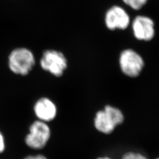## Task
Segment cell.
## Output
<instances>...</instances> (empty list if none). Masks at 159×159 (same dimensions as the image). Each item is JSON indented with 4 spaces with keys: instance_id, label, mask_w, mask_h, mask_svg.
<instances>
[{
    "instance_id": "cell-1",
    "label": "cell",
    "mask_w": 159,
    "mask_h": 159,
    "mask_svg": "<svg viewBox=\"0 0 159 159\" xmlns=\"http://www.w3.org/2000/svg\"><path fill=\"white\" fill-rule=\"evenodd\" d=\"M124 120L125 116L119 108L106 105L103 110L97 112L94 119V125L100 133L110 134L117 125L123 123Z\"/></svg>"
},
{
    "instance_id": "cell-2",
    "label": "cell",
    "mask_w": 159,
    "mask_h": 159,
    "mask_svg": "<svg viewBox=\"0 0 159 159\" xmlns=\"http://www.w3.org/2000/svg\"><path fill=\"white\" fill-rule=\"evenodd\" d=\"M35 64L33 52L25 47H18L11 51L8 57V66L14 74L25 76Z\"/></svg>"
},
{
    "instance_id": "cell-3",
    "label": "cell",
    "mask_w": 159,
    "mask_h": 159,
    "mask_svg": "<svg viewBox=\"0 0 159 159\" xmlns=\"http://www.w3.org/2000/svg\"><path fill=\"white\" fill-rule=\"evenodd\" d=\"M51 137V129L47 123L36 120L29 127L25 143L30 148L41 150L45 148Z\"/></svg>"
},
{
    "instance_id": "cell-4",
    "label": "cell",
    "mask_w": 159,
    "mask_h": 159,
    "mask_svg": "<svg viewBox=\"0 0 159 159\" xmlns=\"http://www.w3.org/2000/svg\"><path fill=\"white\" fill-rule=\"evenodd\" d=\"M40 64L43 70L56 77H61L68 67L67 60L64 54L55 50L44 51Z\"/></svg>"
},
{
    "instance_id": "cell-5",
    "label": "cell",
    "mask_w": 159,
    "mask_h": 159,
    "mask_svg": "<svg viewBox=\"0 0 159 159\" xmlns=\"http://www.w3.org/2000/svg\"><path fill=\"white\" fill-rule=\"evenodd\" d=\"M119 65L123 73L130 77H136L142 71L144 61L142 57L132 49H125L119 57Z\"/></svg>"
},
{
    "instance_id": "cell-6",
    "label": "cell",
    "mask_w": 159,
    "mask_h": 159,
    "mask_svg": "<svg viewBox=\"0 0 159 159\" xmlns=\"http://www.w3.org/2000/svg\"><path fill=\"white\" fill-rule=\"evenodd\" d=\"M105 24L110 30H124L129 26L130 17L123 8L120 6H114L106 13Z\"/></svg>"
},
{
    "instance_id": "cell-7",
    "label": "cell",
    "mask_w": 159,
    "mask_h": 159,
    "mask_svg": "<svg viewBox=\"0 0 159 159\" xmlns=\"http://www.w3.org/2000/svg\"><path fill=\"white\" fill-rule=\"evenodd\" d=\"M131 28L134 37L139 41H151L156 34L153 20L146 16L135 17L131 24Z\"/></svg>"
},
{
    "instance_id": "cell-8",
    "label": "cell",
    "mask_w": 159,
    "mask_h": 159,
    "mask_svg": "<svg viewBox=\"0 0 159 159\" xmlns=\"http://www.w3.org/2000/svg\"><path fill=\"white\" fill-rule=\"evenodd\" d=\"M34 112L39 120L48 123L56 119L57 108L56 104L48 97H41L34 104Z\"/></svg>"
},
{
    "instance_id": "cell-9",
    "label": "cell",
    "mask_w": 159,
    "mask_h": 159,
    "mask_svg": "<svg viewBox=\"0 0 159 159\" xmlns=\"http://www.w3.org/2000/svg\"><path fill=\"white\" fill-rule=\"evenodd\" d=\"M125 5L134 10H140L145 6L148 0H122Z\"/></svg>"
},
{
    "instance_id": "cell-10",
    "label": "cell",
    "mask_w": 159,
    "mask_h": 159,
    "mask_svg": "<svg viewBox=\"0 0 159 159\" xmlns=\"http://www.w3.org/2000/svg\"><path fill=\"white\" fill-rule=\"evenodd\" d=\"M121 159H148L142 154L136 153L133 152H129L123 154Z\"/></svg>"
},
{
    "instance_id": "cell-11",
    "label": "cell",
    "mask_w": 159,
    "mask_h": 159,
    "mask_svg": "<svg viewBox=\"0 0 159 159\" xmlns=\"http://www.w3.org/2000/svg\"><path fill=\"white\" fill-rule=\"evenodd\" d=\"M6 140L3 134L0 131V154L2 153L6 150Z\"/></svg>"
},
{
    "instance_id": "cell-12",
    "label": "cell",
    "mask_w": 159,
    "mask_h": 159,
    "mask_svg": "<svg viewBox=\"0 0 159 159\" xmlns=\"http://www.w3.org/2000/svg\"><path fill=\"white\" fill-rule=\"evenodd\" d=\"M24 159H48V158L43 154H38L36 155H29Z\"/></svg>"
},
{
    "instance_id": "cell-13",
    "label": "cell",
    "mask_w": 159,
    "mask_h": 159,
    "mask_svg": "<svg viewBox=\"0 0 159 159\" xmlns=\"http://www.w3.org/2000/svg\"><path fill=\"white\" fill-rule=\"evenodd\" d=\"M96 159H111V157H108V156H102V157H97Z\"/></svg>"
},
{
    "instance_id": "cell-14",
    "label": "cell",
    "mask_w": 159,
    "mask_h": 159,
    "mask_svg": "<svg viewBox=\"0 0 159 159\" xmlns=\"http://www.w3.org/2000/svg\"><path fill=\"white\" fill-rule=\"evenodd\" d=\"M156 159H159V157H158V158H157Z\"/></svg>"
}]
</instances>
